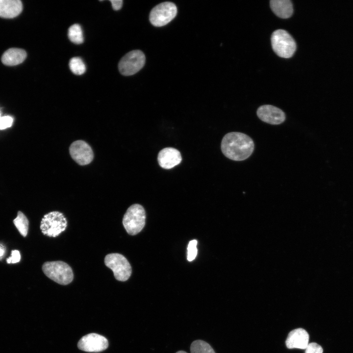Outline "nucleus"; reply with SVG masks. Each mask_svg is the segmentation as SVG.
<instances>
[{
	"instance_id": "obj_1",
	"label": "nucleus",
	"mask_w": 353,
	"mask_h": 353,
	"mask_svg": "<svg viewBox=\"0 0 353 353\" xmlns=\"http://www.w3.org/2000/svg\"><path fill=\"white\" fill-rule=\"evenodd\" d=\"M221 148L224 155L234 161H243L249 158L254 149L252 139L246 134L231 132L222 139Z\"/></svg>"
},
{
	"instance_id": "obj_2",
	"label": "nucleus",
	"mask_w": 353,
	"mask_h": 353,
	"mask_svg": "<svg viewBox=\"0 0 353 353\" xmlns=\"http://www.w3.org/2000/svg\"><path fill=\"white\" fill-rule=\"evenodd\" d=\"M42 270L49 278L61 285H67L74 278L71 267L62 261L46 262L42 266Z\"/></svg>"
},
{
	"instance_id": "obj_3",
	"label": "nucleus",
	"mask_w": 353,
	"mask_h": 353,
	"mask_svg": "<svg viewBox=\"0 0 353 353\" xmlns=\"http://www.w3.org/2000/svg\"><path fill=\"white\" fill-rule=\"evenodd\" d=\"M271 45L274 52L279 57L289 58L296 50V44L291 35L286 30L277 29L271 36Z\"/></svg>"
},
{
	"instance_id": "obj_4",
	"label": "nucleus",
	"mask_w": 353,
	"mask_h": 353,
	"mask_svg": "<svg viewBox=\"0 0 353 353\" xmlns=\"http://www.w3.org/2000/svg\"><path fill=\"white\" fill-rule=\"evenodd\" d=\"M145 219L144 207L139 204H134L127 209L123 219V224L129 234L134 235L142 230L145 225Z\"/></svg>"
},
{
	"instance_id": "obj_5",
	"label": "nucleus",
	"mask_w": 353,
	"mask_h": 353,
	"mask_svg": "<svg viewBox=\"0 0 353 353\" xmlns=\"http://www.w3.org/2000/svg\"><path fill=\"white\" fill-rule=\"evenodd\" d=\"M67 226V219L64 215L59 211H52L44 216L40 229L44 235L55 237L64 231Z\"/></svg>"
},
{
	"instance_id": "obj_6",
	"label": "nucleus",
	"mask_w": 353,
	"mask_h": 353,
	"mask_svg": "<svg viewBox=\"0 0 353 353\" xmlns=\"http://www.w3.org/2000/svg\"><path fill=\"white\" fill-rule=\"evenodd\" d=\"M105 265L111 269L115 278L121 281H125L130 277L132 269L129 262L122 254L112 253L107 254L104 258Z\"/></svg>"
},
{
	"instance_id": "obj_7",
	"label": "nucleus",
	"mask_w": 353,
	"mask_h": 353,
	"mask_svg": "<svg viewBox=\"0 0 353 353\" xmlns=\"http://www.w3.org/2000/svg\"><path fill=\"white\" fill-rule=\"evenodd\" d=\"M177 14V8L173 2L166 1L156 5L151 10L149 19L154 26L160 27L170 22Z\"/></svg>"
},
{
	"instance_id": "obj_8",
	"label": "nucleus",
	"mask_w": 353,
	"mask_h": 353,
	"mask_svg": "<svg viewBox=\"0 0 353 353\" xmlns=\"http://www.w3.org/2000/svg\"><path fill=\"white\" fill-rule=\"evenodd\" d=\"M145 56L140 50H133L125 55L120 60L118 68L120 73L131 76L140 71L145 63Z\"/></svg>"
},
{
	"instance_id": "obj_9",
	"label": "nucleus",
	"mask_w": 353,
	"mask_h": 353,
	"mask_svg": "<svg viewBox=\"0 0 353 353\" xmlns=\"http://www.w3.org/2000/svg\"><path fill=\"white\" fill-rule=\"evenodd\" d=\"M69 151L72 158L80 165L89 164L93 159L91 147L82 140L74 142L70 147Z\"/></svg>"
},
{
	"instance_id": "obj_10",
	"label": "nucleus",
	"mask_w": 353,
	"mask_h": 353,
	"mask_svg": "<svg viewBox=\"0 0 353 353\" xmlns=\"http://www.w3.org/2000/svg\"><path fill=\"white\" fill-rule=\"evenodd\" d=\"M108 346L105 337L94 333L83 336L77 344L79 349L87 352H100L106 350Z\"/></svg>"
},
{
	"instance_id": "obj_11",
	"label": "nucleus",
	"mask_w": 353,
	"mask_h": 353,
	"mask_svg": "<svg viewBox=\"0 0 353 353\" xmlns=\"http://www.w3.org/2000/svg\"><path fill=\"white\" fill-rule=\"evenodd\" d=\"M256 113L260 120L271 125H279L286 119L285 114L282 110L271 105L260 106Z\"/></svg>"
},
{
	"instance_id": "obj_12",
	"label": "nucleus",
	"mask_w": 353,
	"mask_h": 353,
	"mask_svg": "<svg viewBox=\"0 0 353 353\" xmlns=\"http://www.w3.org/2000/svg\"><path fill=\"white\" fill-rule=\"evenodd\" d=\"M181 160L180 152L171 147L163 149L159 152L157 156L159 166L165 169H170L177 165Z\"/></svg>"
},
{
	"instance_id": "obj_13",
	"label": "nucleus",
	"mask_w": 353,
	"mask_h": 353,
	"mask_svg": "<svg viewBox=\"0 0 353 353\" xmlns=\"http://www.w3.org/2000/svg\"><path fill=\"white\" fill-rule=\"evenodd\" d=\"M309 334L304 329L298 328L289 332L286 340L288 349H305L309 344Z\"/></svg>"
},
{
	"instance_id": "obj_14",
	"label": "nucleus",
	"mask_w": 353,
	"mask_h": 353,
	"mask_svg": "<svg viewBox=\"0 0 353 353\" xmlns=\"http://www.w3.org/2000/svg\"><path fill=\"white\" fill-rule=\"evenodd\" d=\"M23 10L20 0H0V17L13 18L18 16Z\"/></svg>"
},
{
	"instance_id": "obj_15",
	"label": "nucleus",
	"mask_w": 353,
	"mask_h": 353,
	"mask_svg": "<svg viewBox=\"0 0 353 353\" xmlns=\"http://www.w3.org/2000/svg\"><path fill=\"white\" fill-rule=\"evenodd\" d=\"M26 57L25 51L19 48H11L2 54L1 60L6 66H15L22 63Z\"/></svg>"
},
{
	"instance_id": "obj_16",
	"label": "nucleus",
	"mask_w": 353,
	"mask_h": 353,
	"mask_svg": "<svg viewBox=\"0 0 353 353\" xmlns=\"http://www.w3.org/2000/svg\"><path fill=\"white\" fill-rule=\"evenodd\" d=\"M270 2L272 10L278 17L286 19L292 15L293 7L290 0H271Z\"/></svg>"
},
{
	"instance_id": "obj_17",
	"label": "nucleus",
	"mask_w": 353,
	"mask_h": 353,
	"mask_svg": "<svg viewBox=\"0 0 353 353\" xmlns=\"http://www.w3.org/2000/svg\"><path fill=\"white\" fill-rule=\"evenodd\" d=\"M68 36L70 40L76 44H80L83 42V32L78 24H74L68 29Z\"/></svg>"
},
{
	"instance_id": "obj_18",
	"label": "nucleus",
	"mask_w": 353,
	"mask_h": 353,
	"mask_svg": "<svg viewBox=\"0 0 353 353\" xmlns=\"http://www.w3.org/2000/svg\"><path fill=\"white\" fill-rule=\"evenodd\" d=\"M13 223L21 234L25 237L28 229V220L25 214L21 211H18Z\"/></svg>"
},
{
	"instance_id": "obj_19",
	"label": "nucleus",
	"mask_w": 353,
	"mask_h": 353,
	"mask_svg": "<svg viewBox=\"0 0 353 353\" xmlns=\"http://www.w3.org/2000/svg\"><path fill=\"white\" fill-rule=\"evenodd\" d=\"M190 352L191 353H215L209 344L201 340H195L192 343Z\"/></svg>"
},
{
	"instance_id": "obj_20",
	"label": "nucleus",
	"mask_w": 353,
	"mask_h": 353,
	"mask_svg": "<svg viewBox=\"0 0 353 353\" xmlns=\"http://www.w3.org/2000/svg\"><path fill=\"white\" fill-rule=\"evenodd\" d=\"M71 71L75 75H81L86 71V66L83 60L79 57L72 58L69 62Z\"/></svg>"
},
{
	"instance_id": "obj_21",
	"label": "nucleus",
	"mask_w": 353,
	"mask_h": 353,
	"mask_svg": "<svg viewBox=\"0 0 353 353\" xmlns=\"http://www.w3.org/2000/svg\"><path fill=\"white\" fill-rule=\"evenodd\" d=\"M197 241L193 240L189 242L187 247V260L189 261H193L197 254Z\"/></svg>"
},
{
	"instance_id": "obj_22",
	"label": "nucleus",
	"mask_w": 353,
	"mask_h": 353,
	"mask_svg": "<svg viewBox=\"0 0 353 353\" xmlns=\"http://www.w3.org/2000/svg\"><path fill=\"white\" fill-rule=\"evenodd\" d=\"M322 347L316 343H309L305 349V353H323Z\"/></svg>"
},
{
	"instance_id": "obj_23",
	"label": "nucleus",
	"mask_w": 353,
	"mask_h": 353,
	"mask_svg": "<svg viewBox=\"0 0 353 353\" xmlns=\"http://www.w3.org/2000/svg\"><path fill=\"white\" fill-rule=\"evenodd\" d=\"M13 118L9 116L1 117L0 122V129L2 130L11 126L13 123Z\"/></svg>"
},
{
	"instance_id": "obj_24",
	"label": "nucleus",
	"mask_w": 353,
	"mask_h": 353,
	"mask_svg": "<svg viewBox=\"0 0 353 353\" xmlns=\"http://www.w3.org/2000/svg\"><path fill=\"white\" fill-rule=\"evenodd\" d=\"M21 255L19 251L13 250L11 252V255L6 259L7 263H16L20 261Z\"/></svg>"
},
{
	"instance_id": "obj_25",
	"label": "nucleus",
	"mask_w": 353,
	"mask_h": 353,
	"mask_svg": "<svg viewBox=\"0 0 353 353\" xmlns=\"http://www.w3.org/2000/svg\"><path fill=\"white\" fill-rule=\"evenodd\" d=\"M112 8L115 10L120 9L123 5V1L122 0H111Z\"/></svg>"
},
{
	"instance_id": "obj_26",
	"label": "nucleus",
	"mask_w": 353,
	"mask_h": 353,
	"mask_svg": "<svg viewBox=\"0 0 353 353\" xmlns=\"http://www.w3.org/2000/svg\"><path fill=\"white\" fill-rule=\"evenodd\" d=\"M5 252L4 247L0 244V258L3 256Z\"/></svg>"
},
{
	"instance_id": "obj_27",
	"label": "nucleus",
	"mask_w": 353,
	"mask_h": 353,
	"mask_svg": "<svg viewBox=\"0 0 353 353\" xmlns=\"http://www.w3.org/2000/svg\"><path fill=\"white\" fill-rule=\"evenodd\" d=\"M176 353H186V352L183 351H179L177 352Z\"/></svg>"
},
{
	"instance_id": "obj_28",
	"label": "nucleus",
	"mask_w": 353,
	"mask_h": 353,
	"mask_svg": "<svg viewBox=\"0 0 353 353\" xmlns=\"http://www.w3.org/2000/svg\"><path fill=\"white\" fill-rule=\"evenodd\" d=\"M1 117V116L0 115V122Z\"/></svg>"
}]
</instances>
